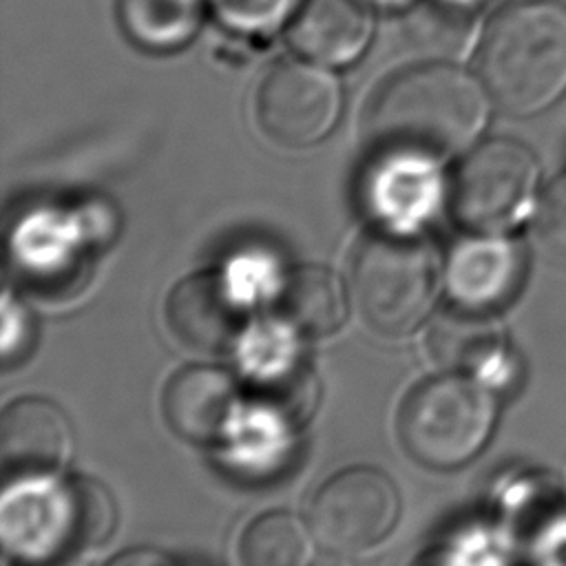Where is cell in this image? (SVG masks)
I'll return each mask as SVG.
<instances>
[{"instance_id":"obj_16","label":"cell","mask_w":566,"mask_h":566,"mask_svg":"<svg viewBox=\"0 0 566 566\" xmlns=\"http://www.w3.org/2000/svg\"><path fill=\"white\" fill-rule=\"evenodd\" d=\"M241 559L252 566H301L312 559L305 524L287 511L259 515L241 537Z\"/></svg>"},{"instance_id":"obj_6","label":"cell","mask_w":566,"mask_h":566,"mask_svg":"<svg viewBox=\"0 0 566 566\" xmlns=\"http://www.w3.org/2000/svg\"><path fill=\"white\" fill-rule=\"evenodd\" d=\"M537 161L509 137L473 146L451 181V212L471 232H506L537 206Z\"/></svg>"},{"instance_id":"obj_19","label":"cell","mask_w":566,"mask_h":566,"mask_svg":"<svg viewBox=\"0 0 566 566\" xmlns=\"http://www.w3.org/2000/svg\"><path fill=\"white\" fill-rule=\"evenodd\" d=\"M367 2H378V4H382V7H398V4H405V2H409V0H367Z\"/></svg>"},{"instance_id":"obj_10","label":"cell","mask_w":566,"mask_h":566,"mask_svg":"<svg viewBox=\"0 0 566 566\" xmlns=\"http://www.w3.org/2000/svg\"><path fill=\"white\" fill-rule=\"evenodd\" d=\"M526 274V252L504 232H475L455 241L447 256L444 283L451 298L493 312L509 303Z\"/></svg>"},{"instance_id":"obj_12","label":"cell","mask_w":566,"mask_h":566,"mask_svg":"<svg viewBox=\"0 0 566 566\" xmlns=\"http://www.w3.org/2000/svg\"><path fill=\"white\" fill-rule=\"evenodd\" d=\"M239 389L219 367H184L164 387L161 411L170 429L188 442L210 444L221 440L237 413Z\"/></svg>"},{"instance_id":"obj_18","label":"cell","mask_w":566,"mask_h":566,"mask_svg":"<svg viewBox=\"0 0 566 566\" xmlns=\"http://www.w3.org/2000/svg\"><path fill=\"white\" fill-rule=\"evenodd\" d=\"M535 232L553 252L566 254V172L555 177L535 206Z\"/></svg>"},{"instance_id":"obj_17","label":"cell","mask_w":566,"mask_h":566,"mask_svg":"<svg viewBox=\"0 0 566 566\" xmlns=\"http://www.w3.org/2000/svg\"><path fill=\"white\" fill-rule=\"evenodd\" d=\"M385 166L374 186V208L394 223H409L418 219L433 192L431 170L424 161L382 157Z\"/></svg>"},{"instance_id":"obj_9","label":"cell","mask_w":566,"mask_h":566,"mask_svg":"<svg viewBox=\"0 0 566 566\" xmlns=\"http://www.w3.org/2000/svg\"><path fill=\"white\" fill-rule=\"evenodd\" d=\"M166 321L186 347L228 354L243 343L250 314L223 274L201 272L172 287L166 301Z\"/></svg>"},{"instance_id":"obj_14","label":"cell","mask_w":566,"mask_h":566,"mask_svg":"<svg viewBox=\"0 0 566 566\" xmlns=\"http://www.w3.org/2000/svg\"><path fill=\"white\" fill-rule=\"evenodd\" d=\"M504 329L493 312L467 305L444 307L429 325L427 347L449 371H482L504 354Z\"/></svg>"},{"instance_id":"obj_1","label":"cell","mask_w":566,"mask_h":566,"mask_svg":"<svg viewBox=\"0 0 566 566\" xmlns=\"http://www.w3.org/2000/svg\"><path fill=\"white\" fill-rule=\"evenodd\" d=\"M491 104L475 71L444 60L420 62L376 88L365 130L380 157L433 164L464 153L480 137Z\"/></svg>"},{"instance_id":"obj_15","label":"cell","mask_w":566,"mask_h":566,"mask_svg":"<svg viewBox=\"0 0 566 566\" xmlns=\"http://www.w3.org/2000/svg\"><path fill=\"white\" fill-rule=\"evenodd\" d=\"M276 310L303 336L334 334L347 318V296L340 279L323 265H301L285 274Z\"/></svg>"},{"instance_id":"obj_8","label":"cell","mask_w":566,"mask_h":566,"mask_svg":"<svg viewBox=\"0 0 566 566\" xmlns=\"http://www.w3.org/2000/svg\"><path fill=\"white\" fill-rule=\"evenodd\" d=\"M398 515V489L374 467H352L332 475L310 504L312 535L338 555L369 551L391 533Z\"/></svg>"},{"instance_id":"obj_4","label":"cell","mask_w":566,"mask_h":566,"mask_svg":"<svg viewBox=\"0 0 566 566\" xmlns=\"http://www.w3.org/2000/svg\"><path fill=\"white\" fill-rule=\"evenodd\" d=\"M438 283V256L416 237L376 232L354 256L352 290L358 312L382 336L413 332L427 318Z\"/></svg>"},{"instance_id":"obj_7","label":"cell","mask_w":566,"mask_h":566,"mask_svg":"<svg viewBox=\"0 0 566 566\" xmlns=\"http://www.w3.org/2000/svg\"><path fill=\"white\" fill-rule=\"evenodd\" d=\"M340 111V82L327 66L307 57L274 62L261 77L254 97L261 130L290 148L318 144L338 124Z\"/></svg>"},{"instance_id":"obj_3","label":"cell","mask_w":566,"mask_h":566,"mask_svg":"<svg viewBox=\"0 0 566 566\" xmlns=\"http://www.w3.org/2000/svg\"><path fill=\"white\" fill-rule=\"evenodd\" d=\"M497 420L491 389L467 374L420 382L405 398L398 433L407 453L433 469H453L482 451Z\"/></svg>"},{"instance_id":"obj_2","label":"cell","mask_w":566,"mask_h":566,"mask_svg":"<svg viewBox=\"0 0 566 566\" xmlns=\"http://www.w3.org/2000/svg\"><path fill=\"white\" fill-rule=\"evenodd\" d=\"M475 75L511 115H535L559 102L566 95V4L502 2L478 33Z\"/></svg>"},{"instance_id":"obj_5","label":"cell","mask_w":566,"mask_h":566,"mask_svg":"<svg viewBox=\"0 0 566 566\" xmlns=\"http://www.w3.org/2000/svg\"><path fill=\"white\" fill-rule=\"evenodd\" d=\"M22 480L4 502V535L31 557L73 555L108 539L115 524L111 493L93 480L46 484Z\"/></svg>"},{"instance_id":"obj_11","label":"cell","mask_w":566,"mask_h":566,"mask_svg":"<svg viewBox=\"0 0 566 566\" xmlns=\"http://www.w3.org/2000/svg\"><path fill=\"white\" fill-rule=\"evenodd\" d=\"M71 424L64 411L38 396L13 400L0 420V460L7 480L53 478L71 455Z\"/></svg>"},{"instance_id":"obj_13","label":"cell","mask_w":566,"mask_h":566,"mask_svg":"<svg viewBox=\"0 0 566 566\" xmlns=\"http://www.w3.org/2000/svg\"><path fill=\"white\" fill-rule=\"evenodd\" d=\"M374 33L367 0H303L287 40L307 60L345 66L363 55Z\"/></svg>"}]
</instances>
